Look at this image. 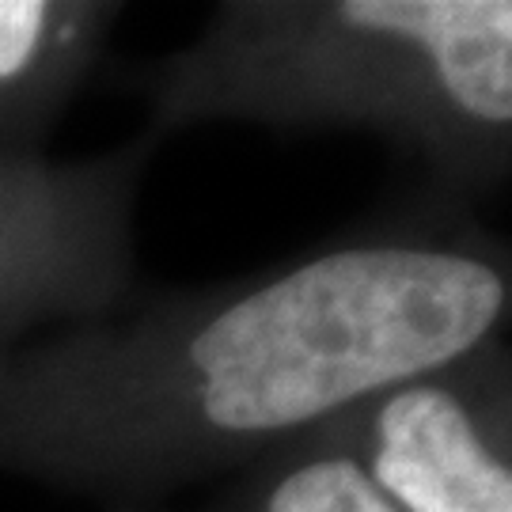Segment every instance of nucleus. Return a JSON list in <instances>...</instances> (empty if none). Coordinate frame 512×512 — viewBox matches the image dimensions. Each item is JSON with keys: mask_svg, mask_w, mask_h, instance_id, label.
<instances>
[{"mask_svg": "<svg viewBox=\"0 0 512 512\" xmlns=\"http://www.w3.org/2000/svg\"><path fill=\"white\" fill-rule=\"evenodd\" d=\"M501 277L467 255L365 247L315 258L236 300L194 338L205 418L274 433L323 418L475 349L501 315Z\"/></svg>", "mask_w": 512, "mask_h": 512, "instance_id": "nucleus-1", "label": "nucleus"}, {"mask_svg": "<svg viewBox=\"0 0 512 512\" xmlns=\"http://www.w3.org/2000/svg\"><path fill=\"white\" fill-rule=\"evenodd\" d=\"M349 27L429 50L448 95L482 122L512 118V4L505 0H353Z\"/></svg>", "mask_w": 512, "mask_h": 512, "instance_id": "nucleus-3", "label": "nucleus"}, {"mask_svg": "<svg viewBox=\"0 0 512 512\" xmlns=\"http://www.w3.org/2000/svg\"><path fill=\"white\" fill-rule=\"evenodd\" d=\"M376 490L399 512H512L509 467L444 387L395 391L376 421Z\"/></svg>", "mask_w": 512, "mask_h": 512, "instance_id": "nucleus-2", "label": "nucleus"}, {"mask_svg": "<svg viewBox=\"0 0 512 512\" xmlns=\"http://www.w3.org/2000/svg\"><path fill=\"white\" fill-rule=\"evenodd\" d=\"M46 8L35 0H0V80L16 76L38 46Z\"/></svg>", "mask_w": 512, "mask_h": 512, "instance_id": "nucleus-5", "label": "nucleus"}, {"mask_svg": "<svg viewBox=\"0 0 512 512\" xmlns=\"http://www.w3.org/2000/svg\"><path fill=\"white\" fill-rule=\"evenodd\" d=\"M266 512H399L353 459H319L277 482Z\"/></svg>", "mask_w": 512, "mask_h": 512, "instance_id": "nucleus-4", "label": "nucleus"}]
</instances>
